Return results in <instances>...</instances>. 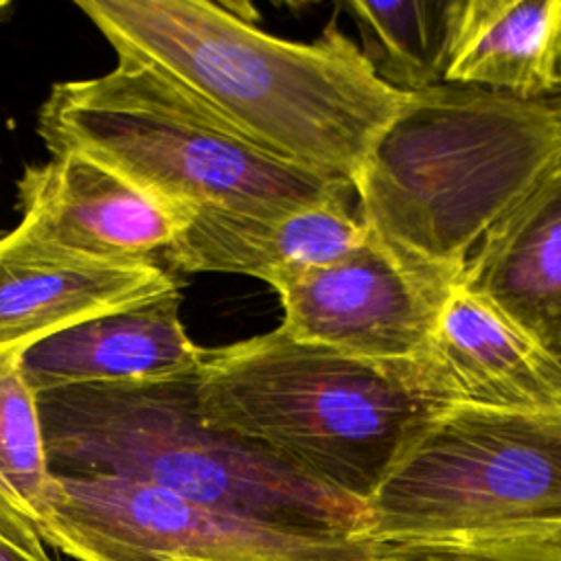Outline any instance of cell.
<instances>
[{
    "label": "cell",
    "instance_id": "d6986e66",
    "mask_svg": "<svg viewBox=\"0 0 561 561\" xmlns=\"http://www.w3.org/2000/svg\"><path fill=\"white\" fill-rule=\"evenodd\" d=\"M0 561H39L22 550H18L15 546H11L9 541L0 539ZM50 561H59V559H50Z\"/></svg>",
    "mask_w": 561,
    "mask_h": 561
},
{
    "label": "cell",
    "instance_id": "44dd1931",
    "mask_svg": "<svg viewBox=\"0 0 561 561\" xmlns=\"http://www.w3.org/2000/svg\"><path fill=\"white\" fill-rule=\"evenodd\" d=\"M11 11V4L9 2H0V20Z\"/></svg>",
    "mask_w": 561,
    "mask_h": 561
},
{
    "label": "cell",
    "instance_id": "ac0fdd59",
    "mask_svg": "<svg viewBox=\"0 0 561 561\" xmlns=\"http://www.w3.org/2000/svg\"><path fill=\"white\" fill-rule=\"evenodd\" d=\"M353 561H561L546 539H383L364 533Z\"/></svg>",
    "mask_w": 561,
    "mask_h": 561
},
{
    "label": "cell",
    "instance_id": "277c9868",
    "mask_svg": "<svg viewBox=\"0 0 561 561\" xmlns=\"http://www.w3.org/2000/svg\"><path fill=\"white\" fill-rule=\"evenodd\" d=\"M37 405L55 476L134 480L267 522L366 530L364 502L210 425L199 408V370L53 390Z\"/></svg>",
    "mask_w": 561,
    "mask_h": 561
},
{
    "label": "cell",
    "instance_id": "8fae6325",
    "mask_svg": "<svg viewBox=\"0 0 561 561\" xmlns=\"http://www.w3.org/2000/svg\"><path fill=\"white\" fill-rule=\"evenodd\" d=\"M184 228L164 252L171 270L245 274L267 285L329 265L359 248L368 228L357 202H329L287 213L184 210Z\"/></svg>",
    "mask_w": 561,
    "mask_h": 561
},
{
    "label": "cell",
    "instance_id": "9c48e42d",
    "mask_svg": "<svg viewBox=\"0 0 561 561\" xmlns=\"http://www.w3.org/2000/svg\"><path fill=\"white\" fill-rule=\"evenodd\" d=\"M18 210L13 230L37 250L116 265L158 263L186 219L184 210L79 153L26 167Z\"/></svg>",
    "mask_w": 561,
    "mask_h": 561
},
{
    "label": "cell",
    "instance_id": "7c38bea8",
    "mask_svg": "<svg viewBox=\"0 0 561 561\" xmlns=\"http://www.w3.org/2000/svg\"><path fill=\"white\" fill-rule=\"evenodd\" d=\"M180 280L158 263L116 265L37 250L0 234V353L24 351L72 324L121 309Z\"/></svg>",
    "mask_w": 561,
    "mask_h": 561
},
{
    "label": "cell",
    "instance_id": "52a82bcc",
    "mask_svg": "<svg viewBox=\"0 0 561 561\" xmlns=\"http://www.w3.org/2000/svg\"><path fill=\"white\" fill-rule=\"evenodd\" d=\"M50 552L72 561H353L364 533L267 522L105 476H55Z\"/></svg>",
    "mask_w": 561,
    "mask_h": 561
},
{
    "label": "cell",
    "instance_id": "7a4b0ae2",
    "mask_svg": "<svg viewBox=\"0 0 561 561\" xmlns=\"http://www.w3.org/2000/svg\"><path fill=\"white\" fill-rule=\"evenodd\" d=\"M561 158L543 101L438 83L408 101L353 186L364 226L408 267L454 287L482 237Z\"/></svg>",
    "mask_w": 561,
    "mask_h": 561
},
{
    "label": "cell",
    "instance_id": "9a60e30c",
    "mask_svg": "<svg viewBox=\"0 0 561 561\" xmlns=\"http://www.w3.org/2000/svg\"><path fill=\"white\" fill-rule=\"evenodd\" d=\"M443 83L546 99L561 85V0L443 2Z\"/></svg>",
    "mask_w": 561,
    "mask_h": 561
},
{
    "label": "cell",
    "instance_id": "8992f818",
    "mask_svg": "<svg viewBox=\"0 0 561 561\" xmlns=\"http://www.w3.org/2000/svg\"><path fill=\"white\" fill-rule=\"evenodd\" d=\"M364 533L561 543V410L447 408L366 502Z\"/></svg>",
    "mask_w": 561,
    "mask_h": 561
},
{
    "label": "cell",
    "instance_id": "e0dca14e",
    "mask_svg": "<svg viewBox=\"0 0 561 561\" xmlns=\"http://www.w3.org/2000/svg\"><path fill=\"white\" fill-rule=\"evenodd\" d=\"M344 7L379 79L405 94L443 83V2L353 0Z\"/></svg>",
    "mask_w": 561,
    "mask_h": 561
},
{
    "label": "cell",
    "instance_id": "4fadbf2b",
    "mask_svg": "<svg viewBox=\"0 0 561 561\" xmlns=\"http://www.w3.org/2000/svg\"><path fill=\"white\" fill-rule=\"evenodd\" d=\"M458 283L561 362V158L482 237Z\"/></svg>",
    "mask_w": 561,
    "mask_h": 561
},
{
    "label": "cell",
    "instance_id": "5b68a950",
    "mask_svg": "<svg viewBox=\"0 0 561 561\" xmlns=\"http://www.w3.org/2000/svg\"><path fill=\"white\" fill-rule=\"evenodd\" d=\"M37 134L50 156L90 158L178 210L270 215L357 202L351 182L252 147L129 61L101 77L53 83Z\"/></svg>",
    "mask_w": 561,
    "mask_h": 561
},
{
    "label": "cell",
    "instance_id": "30bf717a",
    "mask_svg": "<svg viewBox=\"0 0 561 561\" xmlns=\"http://www.w3.org/2000/svg\"><path fill=\"white\" fill-rule=\"evenodd\" d=\"M182 289L72 324L20 355L28 388L44 392L158 381L199 370L204 351L188 337L182 320Z\"/></svg>",
    "mask_w": 561,
    "mask_h": 561
},
{
    "label": "cell",
    "instance_id": "5bb4252c",
    "mask_svg": "<svg viewBox=\"0 0 561 561\" xmlns=\"http://www.w3.org/2000/svg\"><path fill=\"white\" fill-rule=\"evenodd\" d=\"M427 357L458 403L511 412L561 410V362L460 283L440 309Z\"/></svg>",
    "mask_w": 561,
    "mask_h": 561
},
{
    "label": "cell",
    "instance_id": "ba28073f",
    "mask_svg": "<svg viewBox=\"0 0 561 561\" xmlns=\"http://www.w3.org/2000/svg\"><path fill=\"white\" fill-rule=\"evenodd\" d=\"M294 340L375 362L427 355L454 287L403 265L370 230L346 256L272 283Z\"/></svg>",
    "mask_w": 561,
    "mask_h": 561
},
{
    "label": "cell",
    "instance_id": "ffe728a7",
    "mask_svg": "<svg viewBox=\"0 0 561 561\" xmlns=\"http://www.w3.org/2000/svg\"><path fill=\"white\" fill-rule=\"evenodd\" d=\"M552 112H554V116L561 121V85L554 90V92H550L546 99H541Z\"/></svg>",
    "mask_w": 561,
    "mask_h": 561
},
{
    "label": "cell",
    "instance_id": "6da1fadb",
    "mask_svg": "<svg viewBox=\"0 0 561 561\" xmlns=\"http://www.w3.org/2000/svg\"><path fill=\"white\" fill-rule=\"evenodd\" d=\"M77 9L118 61L147 68L226 131L351 184L408 101L335 20L313 42H291L208 0H79Z\"/></svg>",
    "mask_w": 561,
    "mask_h": 561
},
{
    "label": "cell",
    "instance_id": "3957f363",
    "mask_svg": "<svg viewBox=\"0 0 561 561\" xmlns=\"http://www.w3.org/2000/svg\"><path fill=\"white\" fill-rule=\"evenodd\" d=\"M451 386L423 355L375 362L294 340L280 327L204 351L199 408L318 482L368 502L447 408Z\"/></svg>",
    "mask_w": 561,
    "mask_h": 561
},
{
    "label": "cell",
    "instance_id": "2e32d148",
    "mask_svg": "<svg viewBox=\"0 0 561 561\" xmlns=\"http://www.w3.org/2000/svg\"><path fill=\"white\" fill-rule=\"evenodd\" d=\"M22 351L0 353V539L39 559H55L46 530L55 515V473L48 462L37 394L28 388Z\"/></svg>",
    "mask_w": 561,
    "mask_h": 561
}]
</instances>
